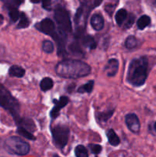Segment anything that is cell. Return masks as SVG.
Here are the masks:
<instances>
[{
  "mask_svg": "<svg viewBox=\"0 0 156 157\" xmlns=\"http://www.w3.org/2000/svg\"><path fill=\"white\" fill-rule=\"evenodd\" d=\"M57 75L67 79H76L87 76L91 72V67L79 60H64L55 67Z\"/></svg>",
  "mask_w": 156,
  "mask_h": 157,
  "instance_id": "6da1fadb",
  "label": "cell"
},
{
  "mask_svg": "<svg viewBox=\"0 0 156 157\" xmlns=\"http://www.w3.org/2000/svg\"><path fill=\"white\" fill-rule=\"evenodd\" d=\"M148 60L145 56L134 58L131 61L127 71L126 80L134 87H141L148 77Z\"/></svg>",
  "mask_w": 156,
  "mask_h": 157,
  "instance_id": "7a4b0ae2",
  "label": "cell"
},
{
  "mask_svg": "<svg viewBox=\"0 0 156 157\" xmlns=\"http://www.w3.org/2000/svg\"><path fill=\"white\" fill-rule=\"evenodd\" d=\"M35 28L42 33L50 35L56 42L58 46V55L59 56H65L67 54L65 49V36L61 34L57 30L54 22L50 18H45L40 22L35 25Z\"/></svg>",
  "mask_w": 156,
  "mask_h": 157,
  "instance_id": "3957f363",
  "label": "cell"
},
{
  "mask_svg": "<svg viewBox=\"0 0 156 157\" xmlns=\"http://www.w3.org/2000/svg\"><path fill=\"white\" fill-rule=\"evenodd\" d=\"M102 3V1H84L81 2L74 17V23L76 26V36L81 37L84 34L86 27V23L88 18L89 14L92 9L97 7Z\"/></svg>",
  "mask_w": 156,
  "mask_h": 157,
  "instance_id": "277c9868",
  "label": "cell"
},
{
  "mask_svg": "<svg viewBox=\"0 0 156 157\" xmlns=\"http://www.w3.org/2000/svg\"><path fill=\"white\" fill-rule=\"evenodd\" d=\"M0 107L10 113L16 124L21 119L19 114V102L2 84H0Z\"/></svg>",
  "mask_w": 156,
  "mask_h": 157,
  "instance_id": "5b68a950",
  "label": "cell"
},
{
  "mask_svg": "<svg viewBox=\"0 0 156 157\" xmlns=\"http://www.w3.org/2000/svg\"><path fill=\"white\" fill-rule=\"evenodd\" d=\"M54 19L60 33L67 37V34L72 32V23L68 11L62 6H58L54 9Z\"/></svg>",
  "mask_w": 156,
  "mask_h": 157,
  "instance_id": "8992f818",
  "label": "cell"
},
{
  "mask_svg": "<svg viewBox=\"0 0 156 157\" xmlns=\"http://www.w3.org/2000/svg\"><path fill=\"white\" fill-rule=\"evenodd\" d=\"M4 147L8 153L18 156H24L30 151L29 144L18 136H10L6 139Z\"/></svg>",
  "mask_w": 156,
  "mask_h": 157,
  "instance_id": "52a82bcc",
  "label": "cell"
},
{
  "mask_svg": "<svg viewBox=\"0 0 156 157\" xmlns=\"http://www.w3.org/2000/svg\"><path fill=\"white\" fill-rule=\"evenodd\" d=\"M51 134L54 145L62 150L68 143L70 130L66 125L58 124L51 129Z\"/></svg>",
  "mask_w": 156,
  "mask_h": 157,
  "instance_id": "ba28073f",
  "label": "cell"
},
{
  "mask_svg": "<svg viewBox=\"0 0 156 157\" xmlns=\"http://www.w3.org/2000/svg\"><path fill=\"white\" fill-rule=\"evenodd\" d=\"M5 3V6L7 8L8 12H9V18L12 22H15L18 21L20 18V13L18 11V7L20 4L22 3V2L18 1H3Z\"/></svg>",
  "mask_w": 156,
  "mask_h": 157,
  "instance_id": "9c48e42d",
  "label": "cell"
},
{
  "mask_svg": "<svg viewBox=\"0 0 156 157\" xmlns=\"http://www.w3.org/2000/svg\"><path fill=\"white\" fill-rule=\"evenodd\" d=\"M53 102L54 103L55 105L50 110V116L52 119H56L59 116L60 111H61V109L64 108L69 103V99L67 97L62 96L60 98L59 100H54Z\"/></svg>",
  "mask_w": 156,
  "mask_h": 157,
  "instance_id": "30bf717a",
  "label": "cell"
},
{
  "mask_svg": "<svg viewBox=\"0 0 156 157\" xmlns=\"http://www.w3.org/2000/svg\"><path fill=\"white\" fill-rule=\"evenodd\" d=\"M125 124L130 131L134 133H138L140 130V122L139 117L135 113H128L125 116Z\"/></svg>",
  "mask_w": 156,
  "mask_h": 157,
  "instance_id": "8fae6325",
  "label": "cell"
},
{
  "mask_svg": "<svg viewBox=\"0 0 156 157\" xmlns=\"http://www.w3.org/2000/svg\"><path fill=\"white\" fill-rule=\"evenodd\" d=\"M118 70H119V61L116 58H111L109 60L104 67V72L109 77L115 76L117 74Z\"/></svg>",
  "mask_w": 156,
  "mask_h": 157,
  "instance_id": "7c38bea8",
  "label": "cell"
},
{
  "mask_svg": "<svg viewBox=\"0 0 156 157\" xmlns=\"http://www.w3.org/2000/svg\"><path fill=\"white\" fill-rule=\"evenodd\" d=\"M16 125L17 127H21L32 133H33L36 130V126H35V123L29 118H21Z\"/></svg>",
  "mask_w": 156,
  "mask_h": 157,
  "instance_id": "4fadbf2b",
  "label": "cell"
},
{
  "mask_svg": "<svg viewBox=\"0 0 156 157\" xmlns=\"http://www.w3.org/2000/svg\"><path fill=\"white\" fill-rule=\"evenodd\" d=\"M90 24L94 30L100 31L104 26V19L99 14H94L90 18Z\"/></svg>",
  "mask_w": 156,
  "mask_h": 157,
  "instance_id": "5bb4252c",
  "label": "cell"
},
{
  "mask_svg": "<svg viewBox=\"0 0 156 157\" xmlns=\"http://www.w3.org/2000/svg\"><path fill=\"white\" fill-rule=\"evenodd\" d=\"M80 42L83 46L90 49V50H93V49L96 48V46H97L96 41H95V39L91 36V35H83L82 36H81Z\"/></svg>",
  "mask_w": 156,
  "mask_h": 157,
  "instance_id": "9a60e30c",
  "label": "cell"
},
{
  "mask_svg": "<svg viewBox=\"0 0 156 157\" xmlns=\"http://www.w3.org/2000/svg\"><path fill=\"white\" fill-rule=\"evenodd\" d=\"M9 74L11 77H15V78H22L25 75V70L23 67H20L18 65H12L11 66L9 70Z\"/></svg>",
  "mask_w": 156,
  "mask_h": 157,
  "instance_id": "2e32d148",
  "label": "cell"
},
{
  "mask_svg": "<svg viewBox=\"0 0 156 157\" xmlns=\"http://www.w3.org/2000/svg\"><path fill=\"white\" fill-rule=\"evenodd\" d=\"M106 136L107 139H108L109 144L111 146L116 147V146L120 144V140H119V136L115 133L114 130H112V129H110L106 132Z\"/></svg>",
  "mask_w": 156,
  "mask_h": 157,
  "instance_id": "e0dca14e",
  "label": "cell"
},
{
  "mask_svg": "<svg viewBox=\"0 0 156 157\" xmlns=\"http://www.w3.org/2000/svg\"><path fill=\"white\" fill-rule=\"evenodd\" d=\"M151 24V18L148 15H142L137 21V27L140 30H143Z\"/></svg>",
  "mask_w": 156,
  "mask_h": 157,
  "instance_id": "ac0fdd59",
  "label": "cell"
},
{
  "mask_svg": "<svg viewBox=\"0 0 156 157\" xmlns=\"http://www.w3.org/2000/svg\"><path fill=\"white\" fill-rule=\"evenodd\" d=\"M127 16H128V13H127V11L125 9H121L118 10L116 13V15H115V19H116V23L119 26H121L125 21Z\"/></svg>",
  "mask_w": 156,
  "mask_h": 157,
  "instance_id": "d6986e66",
  "label": "cell"
},
{
  "mask_svg": "<svg viewBox=\"0 0 156 157\" xmlns=\"http://www.w3.org/2000/svg\"><path fill=\"white\" fill-rule=\"evenodd\" d=\"M54 82L53 80L50 78H44L41 80L40 82V87L42 91H47V90H50L53 87Z\"/></svg>",
  "mask_w": 156,
  "mask_h": 157,
  "instance_id": "ffe728a7",
  "label": "cell"
},
{
  "mask_svg": "<svg viewBox=\"0 0 156 157\" xmlns=\"http://www.w3.org/2000/svg\"><path fill=\"white\" fill-rule=\"evenodd\" d=\"M30 25V21H29L28 18L24 12H21L20 13V18H19V22H18V25H17V29H22L28 28Z\"/></svg>",
  "mask_w": 156,
  "mask_h": 157,
  "instance_id": "44dd1931",
  "label": "cell"
},
{
  "mask_svg": "<svg viewBox=\"0 0 156 157\" xmlns=\"http://www.w3.org/2000/svg\"><path fill=\"white\" fill-rule=\"evenodd\" d=\"M93 86H94V81L91 80V81H88L87 84L81 85L80 87L77 89V92L80 94H90L92 92V90H93Z\"/></svg>",
  "mask_w": 156,
  "mask_h": 157,
  "instance_id": "7402d4cb",
  "label": "cell"
},
{
  "mask_svg": "<svg viewBox=\"0 0 156 157\" xmlns=\"http://www.w3.org/2000/svg\"><path fill=\"white\" fill-rule=\"evenodd\" d=\"M139 44V41L137 38L133 35H130L125 39V47L127 49H133L137 47Z\"/></svg>",
  "mask_w": 156,
  "mask_h": 157,
  "instance_id": "603a6c76",
  "label": "cell"
},
{
  "mask_svg": "<svg viewBox=\"0 0 156 157\" xmlns=\"http://www.w3.org/2000/svg\"><path fill=\"white\" fill-rule=\"evenodd\" d=\"M114 113V109H112V110H108L104 112H100V113H98L96 114V117L98 120H99L100 121H108L109 119L111 118V117L113 116V114Z\"/></svg>",
  "mask_w": 156,
  "mask_h": 157,
  "instance_id": "cb8c5ba5",
  "label": "cell"
},
{
  "mask_svg": "<svg viewBox=\"0 0 156 157\" xmlns=\"http://www.w3.org/2000/svg\"><path fill=\"white\" fill-rule=\"evenodd\" d=\"M76 157H89L88 151L84 146L78 145L76 146L74 150Z\"/></svg>",
  "mask_w": 156,
  "mask_h": 157,
  "instance_id": "d4e9b609",
  "label": "cell"
},
{
  "mask_svg": "<svg viewBox=\"0 0 156 157\" xmlns=\"http://www.w3.org/2000/svg\"><path fill=\"white\" fill-rule=\"evenodd\" d=\"M17 132H18V134L28 140H36V137L34 136L33 133H30V132L21 128V127H17Z\"/></svg>",
  "mask_w": 156,
  "mask_h": 157,
  "instance_id": "484cf974",
  "label": "cell"
},
{
  "mask_svg": "<svg viewBox=\"0 0 156 157\" xmlns=\"http://www.w3.org/2000/svg\"><path fill=\"white\" fill-rule=\"evenodd\" d=\"M42 50L47 54L52 53L54 52V46L53 42H51L50 41H48V40H45V41H43Z\"/></svg>",
  "mask_w": 156,
  "mask_h": 157,
  "instance_id": "4316f807",
  "label": "cell"
},
{
  "mask_svg": "<svg viewBox=\"0 0 156 157\" xmlns=\"http://www.w3.org/2000/svg\"><path fill=\"white\" fill-rule=\"evenodd\" d=\"M126 18H127V19H125L126 21H125V25H124V28H125V29H130V28L132 26V25L134 24L136 16H135L133 14L130 13V14H128Z\"/></svg>",
  "mask_w": 156,
  "mask_h": 157,
  "instance_id": "83f0119b",
  "label": "cell"
},
{
  "mask_svg": "<svg viewBox=\"0 0 156 157\" xmlns=\"http://www.w3.org/2000/svg\"><path fill=\"white\" fill-rule=\"evenodd\" d=\"M89 148H90V151L92 152V153L95 155H98L101 153L102 151V147L99 144H89Z\"/></svg>",
  "mask_w": 156,
  "mask_h": 157,
  "instance_id": "f1b7e54d",
  "label": "cell"
},
{
  "mask_svg": "<svg viewBox=\"0 0 156 157\" xmlns=\"http://www.w3.org/2000/svg\"><path fill=\"white\" fill-rule=\"evenodd\" d=\"M115 9H116V5L115 4H110V3H109V4H107L106 6H105L106 12L110 15H113V13L114 12Z\"/></svg>",
  "mask_w": 156,
  "mask_h": 157,
  "instance_id": "f546056e",
  "label": "cell"
},
{
  "mask_svg": "<svg viewBox=\"0 0 156 157\" xmlns=\"http://www.w3.org/2000/svg\"><path fill=\"white\" fill-rule=\"evenodd\" d=\"M51 1H43L42 2V7L46 10H50V6H51Z\"/></svg>",
  "mask_w": 156,
  "mask_h": 157,
  "instance_id": "4dcf8cb0",
  "label": "cell"
},
{
  "mask_svg": "<svg viewBox=\"0 0 156 157\" xmlns=\"http://www.w3.org/2000/svg\"><path fill=\"white\" fill-rule=\"evenodd\" d=\"M32 3H39L40 1H31Z\"/></svg>",
  "mask_w": 156,
  "mask_h": 157,
  "instance_id": "1f68e13d",
  "label": "cell"
},
{
  "mask_svg": "<svg viewBox=\"0 0 156 157\" xmlns=\"http://www.w3.org/2000/svg\"><path fill=\"white\" fill-rule=\"evenodd\" d=\"M153 4H154V6H155V7H156V0H155V1L153 2Z\"/></svg>",
  "mask_w": 156,
  "mask_h": 157,
  "instance_id": "d6a6232c",
  "label": "cell"
},
{
  "mask_svg": "<svg viewBox=\"0 0 156 157\" xmlns=\"http://www.w3.org/2000/svg\"><path fill=\"white\" fill-rule=\"evenodd\" d=\"M154 130H155V131H156V122L154 123Z\"/></svg>",
  "mask_w": 156,
  "mask_h": 157,
  "instance_id": "836d02e7",
  "label": "cell"
},
{
  "mask_svg": "<svg viewBox=\"0 0 156 157\" xmlns=\"http://www.w3.org/2000/svg\"><path fill=\"white\" fill-rule=\"evenodd\" d=\"M54 157H59L58 156V155H54Z\"/></svg>",
  "mask_w": 156,
  "mask_h": 157,
  "instance_id": "e575fe53",
  "label": "cell"
}]
</instances>
